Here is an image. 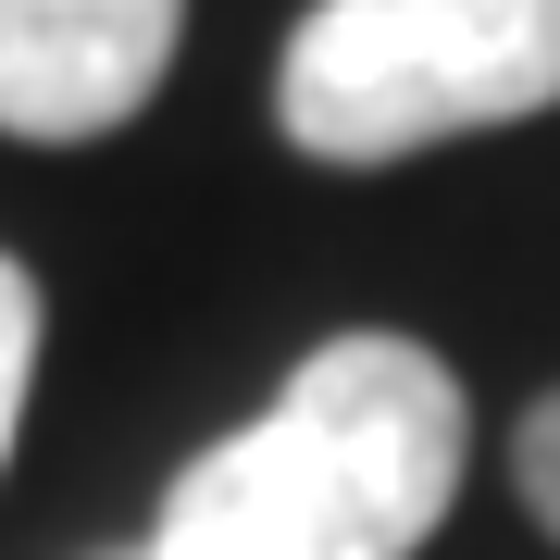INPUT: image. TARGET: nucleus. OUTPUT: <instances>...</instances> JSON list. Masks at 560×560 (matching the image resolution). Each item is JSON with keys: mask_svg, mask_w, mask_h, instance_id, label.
Masks as SVG:
<instances>
[{"mask_svg": "<svg viewBox=\"0 0 560 560\" xmlns=\"http://www.w3.org/2000/svg\"><path fill=\"white\" fill-rule=\"evenodd\" d=\"M460 374L423 337H324L287 399L162 486L150 560H411L460 499Z\"/></svg>", "mask_w": 560, "mask_h": 560, "instance_id": "nucleus-1", "label": "nucleus"}, {"mask_svg": "<svg viewBox=\"0 0 560 560\" xmlns=\"http://www.w3.org/2000/svg\"><path fill=\"white\" fill-rule=\"evenodd\" d=\"M560 101V0H312L275 125L312 162H411Z\"/></svg>", "mask_w": 560, "mask_h": 560, "instance_id": "nucleus-2", "label": "nucleus"}, {"mask_svg": "<svg viewBox=\"0 0 560 560\" xmlns=\"http://www.w3.org/2000/svg\"><path fill=\"white\" fill-rule=\"evenodd\" d=\"M187 0H0V138H113L162 88Z\"/></svg>", "mask_w": 560, "mask_h": 560, "instance_id": "nucleus-3", "label": "nucleus"}, {"mask_svg": "<svg viewBox=\"0 0 560 560\" xmlns=\"http://www.w3.org/2000/svg\"><path fill=\"white\" fill-rule=\"evenodd\" d=\"M25 386H38V275H25L13 249H0V460H13Z\"/></svg>", "mask_w": 560, "mask_h": 560, "instance_id": "nucleus-4", "label": "nucleus"}, {"mask_svg": "<svg viewBox=\"0 0 560 560\" xmlns=\"http://www.w3.org/2000/svg\"><path fill=\"white\" fill-rule=\"evenodd\" d=\"M511 486H523V511L560 536V386L523 411V436H511Z\"/></svg>", "mask_w": 560, "mask_h": 560, "instance_id": "nucleus-5", "label": "nucleus"}, {"mask_svg": "<svg viewBox=\"0 0 560 560\" xmlns=\"http://www.w3.org/2000/svg\"><path fill=\"white\" fill-rule=\"evenodd\" d=\"M125 560H150V548H125Z\"/></svg>", "mask_w": 560, "mask_h": 560, "instance_id": "nucleus-6", "label": "nucleus"}]
</instances>
